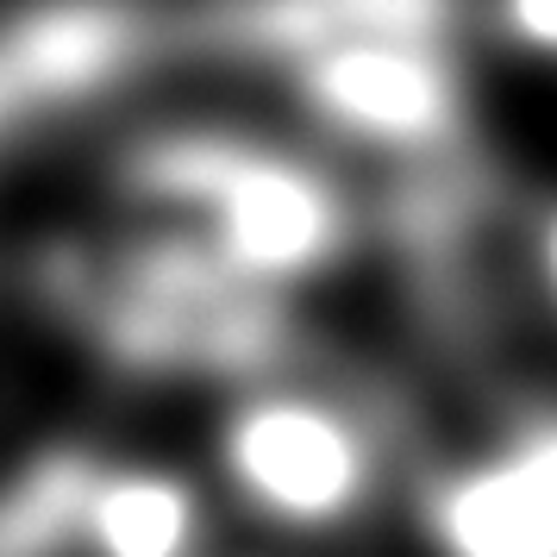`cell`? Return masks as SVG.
Listing matches in <instances>:
<instances>
[{
    "mask_svg": "<svg viewBox=\"0 0 557 557\" xmlns=\"http://www.w3.org/2000/svg\"><path fill=\"white\" fill-rule=\"evenodd\" d=\"M276 82L307 138L351 163L426 176L445 170L476 132V82L463 38L345 32L282 57Z\"/></svg>",
    "mask_w": 557,
    "mask_h": 557,
    "instance_id": "3957f363",
    "label": "cell"
},
{
    "mask_svg": "<svg viewBox=\"0 0 557 557\" xmlns=\"http://www.w3.org/2000/svg\"><path fill=\"white\" fill-rule=\"evenodd\" d=\"M207 476L226 513L282 545H338L382 513L401 445L376 401L301 363H276L213 395Z\"/></svg>",
    "mask_w": 557,
    "mask_h": 557,
    "instance_id": "7a4b0ae2",
    "label": "cell"
},
{
    "mask_svg": "<svg viewBox=\"0 0 557 557\" xmlns=\"http://www.w3.org/2000/svg\"><path fill=\"white\" fill-rule=\"evenodd\" d=\"M527 276H532L539 307L557 320V195L532 213V226H527Z\"/></svg>",
    "mask_w": 557,
    "mask_h": 557,
    "instance_id": "9c48e42d",
    "label": "cell"
},
{
    "mask_svg": "<svg viewBox=\"0 0 557 557\" xmlns=\"http://www.w3.org/2000/svg\"><path fill=\"white\" fill-rule=\"evenodd\" d=\"M220 507L226 502L213 476L188 470L176 457H88L70 557H213Z\"/></svg>",
    "mask_w": 557,
    "mask_h": 557,
    "instance_id": "8992f818",
    "label": "cell"
},
{
    "mask_svg": "<svg viewBox=\"0 0 557 557\" xmlns=\"http://www.w3.org/2000/svg\"><path fill=\"white\" fill-rule=\"evenodd\" d=\"M476 20L507 57L557 70V0H476Z\"/></svg>",
    "mask_w": 557,
    "mask_h": 557,
    "instance_id": "ba28073f",
    "label": "cell"
},
{
    "mask_svg": "<svg viewBox=\"0 0 557 557\" xmlns=\"http://www.w3.org/2000/svg\"><path fill=\"white\" fill-rule=\"evenodd\" d=\"M120 195L145 220H176L232 276L301 307L363 245L345 157L320 138L263 132L220 113H176L132 132L120 151Z\"/></svg>",
    "mask_w": 557,
    "mask_h": 557,
    "instance_id": "6da1fadb",
    "label": "cell"
},
{
    "mask_svg": "<svg viewBox=\"0 0 557 557\" xmlns=\"http://www.w3.org/2000/svg\"><path fill=\"white\" fill-rule=\"evenodd\" d=\"M151 45L132 0H26L0 26V88L13 113H70L132 82Z\"/></svg>",
    "mask_w": 557,
    "mask_h": 557,
    "instance_id": "5b68a950",
    "label": "cell"
},
{
    "mask_svg": "<svg viewBox=\"0 0 557 557\" xmlns=\"http://www.w3.org/2000/svg\"><path fill=\"white\" fill-rule=\"evenodd\" d=\"M463 20H470V0H245L232 38L276 70L282 57L320 38H345V32L463 38Z\"/></svg>",
    "mask_w": 557,
    "mask_h": 557,
    "instance_id": "52a82bcc",
    "label": "cell"
},
{
    "mask_svg": "<svg viewBox=\"0 0 557 557\" xmlns=\"http://www.w3.org/2000/svg\"><path fill=\"white\" fill-rule=\"evenodd\" d=\"M426 557H557V407L451 451L413 488Z\"/></svg>",
    "mask_w": 557,
    "mask_h": 557,
    "instance_id": "277c9868",
    "label": "cell"
}]
</instances>
